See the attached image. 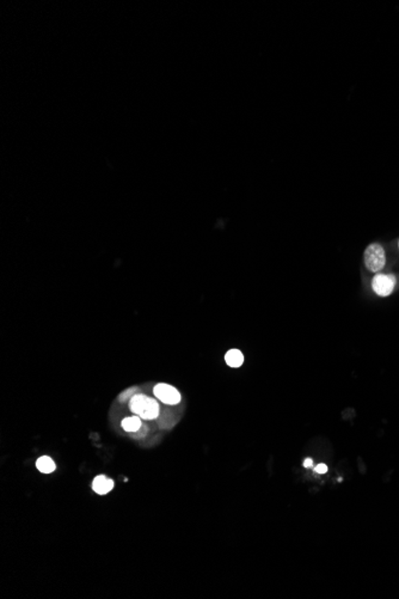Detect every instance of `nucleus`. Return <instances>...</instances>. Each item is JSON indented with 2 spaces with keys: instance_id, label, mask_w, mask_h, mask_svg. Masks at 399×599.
Here are the masks:
<instances>
[{
  "instance_id": "6e6552de",
  "label": "nucleus",
  "mask_w": 399,
  "mask_h": 599,
  "mask_svg": "<svg viewBox=\"0 0 399 599\" xmlns=\"http://www.w3.org/2000/svg\"><path fill=\"white\" fill-rule=\"evenodd\" d=\"M36 468L43 474H51L55 470L56 465H55L54 461L48 456H43L36 461Z\"/></svg>"
},
{
  "instance_id": "1a4fd4ad",
  "label": "nucleus",
  "mask_w": 399,
  "mask_h": 599,
  "mask_svg": "<svg viewBox=\"0 0 399 599\" xmlns=\"http://www.w3.org/2000/svg\"><path fill=\"white\" fill-rule=\"evenodd\" d=\"M315 470H316V472H317V474H325V472L327 471V466L325 465V464H323V463L318 464V465L315 468Z\"/></svg>"
},
{
  "instance_id": "7ed1b4c3",
  "label": "nucleus",
  "mask_w": 399,
  "mask_h": 599,
  "mask_svg": "<svg viewBox=\"0 0 399 599\" xmlns=\"http://www.w3.org/2000/svg\"><path fill=\"white\" fill-rule=\"evenodd\" d=\"M396 284H397V279L393 274L378 273L372 280L373 291L380 297L390 296L395 290Z\"/></svg>"
},
{
  "instance_id": "20e7f679",
  "label": "nucleus",
  "mask_w": 399,
  "mask_h": 599,
  "mask_svg": "<svg viewBox=\"0 0 399 599\" xmlns=\"http://www.w3.org/2000/svg\"><path fill=\"white\" fill-rule=\"evenodd\" d=\"M153 392H155V396L165 405L175 406L181 402L182 397L180 391L176 387L169 385V384H157Z\"/></svg>"
},
{
  "instance_id": "0eeeda50",
  "label": "nucleus",
  "mask_w": 399,
  "mask_h": 599,
  "mask_svg": "<svg viewBox=\"0 0 399 599\" xmlns=\"http://www.w3.org/2000/svg\"><path fill=\"white\" fill-rule=\"evenodd\" d=\"M121 426H122V428L126 432H137L142 426L141 417L137 416V415L136 416L126 417V419L121 422Z\"/></svg>"
},
{
  "instance_id": "f03ea898",
  "label": "nucleus",
  "mask_w": 399,
  "mask_h": 599,
  "mask_svg": "<svg viewBox=\"0 0 399 599\" xmlns=\"http://www.w3.org/2000/svg\"><path fill=\"white\" fill-rule=\"evenodd\" d=\"M385 263H386V256H385L384 248L378 243L370 244L365 250L366 268L373 273H378L385 267Z\"/></svg>"
},
{
  "instance_id": "9d476101",
  "label": "nucleus",
  "mask_w": 399,
  "mask_h": 599,
  "mask_svg": "<svg viewBox=\"0 0 399 599\" xmlns=\"http://www.w3.org/2000/svg\"><path fill=\"white\" fill-rule=\"evenodd\" d=\"M302 465H304V468H311V466H313V461L311 458H307V460L304 461Z\"/></svg>"
},
{
  "instance_id": "9b49d317",
  "label": "nucleus",
  "mask_w": 399,
  "mask_h": 599,
  "mask_svg": "<svg viewBox=\"0 0 399 599\" xmlns=\"http://www.w3.org/2000/svg\"><path fill=\"white\" fill-rule=\"evenodd\" d=\"M398 248H399V242H398Z\"/></svg>"
},
{
  "instance_id": "f257e3e1",
  "label": "nucleus",
  "mask_w": 399,
  "mask_h": 599,
  "mask_svg": "<svg viewBox=\"0 0 399 599\" xmlns=\"http://www.w3.org/2000/svg\"><path fill=\"white\" fill-rule=\"evenodd\" d=\"M129 409L145 420L156 419L159 415V405L156 400L142 394H136L129 401Z\"/></svg>"
},
{
  "instance_id": "39448f33",
  "label": "nucleus",
  "mask_w": 399,
  "mask_h": 599,
  "mask_svg": "<svg viewBox=\"0 0 399 599\" xmlns=\"http://www.w3.org/2000/svg\"><path fill=\"white\" fill-rule=\"evenodd\" d=\"M92 488L97 494L104 495V494H108L109 491L114 488V481L106 479L103 475H100V476H97L93 480Z\"/></svg>"
},
{
  "instance_id": "423d86ee",
  "label": "nucleus",
  "mask_w": 399,
  "mask_h": 599,
  "mask_svg": "<svg viewBox=\"0 0 399 599\" xmlns=\"http://www.w3.org/2000/svg\"><path fill=\"white\" fill-rule=\"evenodd\" d=\"M225 361L231 367H240L244 362V355L239 350H231L225 355Z\"/></svg>"
}]
</instances>
